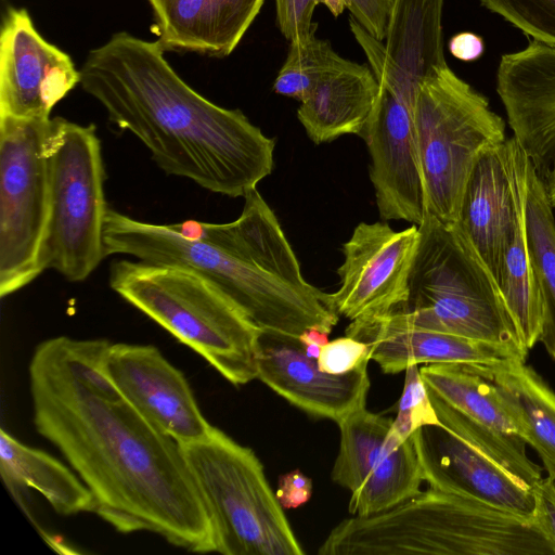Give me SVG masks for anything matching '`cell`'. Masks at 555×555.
Instances as JSON below:
<instances>
[{
	"instance_id": "cell-1",
	"label": "cell",
	"mask_w": 555,
	"mask_h": 555,
	"mask_svg": "<svg viewBox=\"0 0 555 555\" xmlns=\"http://www.w3.org/2000/svg\"><path fill=\"white\" fill-rule=\"evenodd\" d=\"M105 339L57 336L30 359L37 431L54 444L117 531H151L195 553L214 552L205 503L182 446L154 428L102 366Z\"/></svg>"
},
{
	"instance_id": "cell-2",
	"label": "cell",
	"mask_w": 555,
	"mask_h": 555,
	"mask_svg": "<svg viewBox=\"0 0 555 555\" xmlns=\"http://www.w3.org/2000/svg\"><path fill=\"white\" fill-rule=\"evenodd\" d=\"M164 51L159 40L115 34L88 54L80 85L167 175L244 197L272 172L274 140L240 109L218 106L194 91Z\"/></svg>"
},
{
	"instance_id": "cell-3",
	"label": "cell",
	"mask_w": 555,
	"mask_h": 555,
	"mask_svg": "<svg viewBox=\"0 0 555 555\" xmlns=\"http://www.w3.org/2000/svg\"><path fill=\"white\" fill-rule=\"evenodd\" d=\"M320 555H555L533 520L429 487L336 525Z\"/></svg>"
},
{
	"instance_id": "cell-4",
	"label": "cell",
	"mask_w": 555,
	"mask_h": 555,
	"mask_svg": "<svg viewBox=\"0 0 555 555\" xmlns=\"http://www.w3.org/2000/svg\"><path fill=\"white\" fill-rule=\"evenodd\" d=\"M241 216L228 223L196 220L169 224L235 257V306L259 330L298 337L317 327L331 333L339 315L327 293L308 283L282 227L257 189L244 196Z\"/></svg>"
},
{
	"instance_id": "cell-5",
	"label": "cell",
	"mask_w": 555,
	"mask_h": 555,
	"mask_svg": "<svg viewBox=\"0 0 555 555\" xmlns=\"http://www.w3.org/2000/svg\"><path fill=\"white\" fill-rule=\"evenodd\" d=\"M417 228L408 299L395 312L413 326L513 347L527 357L495 278L459 223L426 211Z\"/></svg>"
},
{
	"instance_id": "cell-6",
	"label": "cell",
	"mask_w": 555,
	"mask_h": 555,
	"mask_svg": "<svg viewBox=\"0 0 555 555\" xmlns=\"http://www.w3.org/2000/svg\"><path fill=\"white\" fill-rule=\"evenodd\" d=\"M109 286L233 385L257 378L260 331L212 283L173 264L120 259Z\"/></svg>"
},
{
	"instance_id": "cell-7",
	"label": "cell",
	"mask_w": 555,
	"mask_h": 555,
	"mask_svg": "<svg viewBox=\"0 0 555 555\" xmlns=\"http://www.w3.org/2000/svg\"><path fill=\"white\" fill-rule=\"evenodd\" d=\"M181 446L209 515L214 552L305 554L250 448L215 426L204 439Z\"/></svg>"
},
{
	"instance_id": "cell-8",
	"label": "cell",
	"mask_w": 555,
	"mask_h": 555,
	"mask_svg": "<svg viewBox=\"0 0 555 555\" xmlns=\"http://www.w3.org/2000/svg\"><path fill=\"white\" fill-rule=\"evenodd\" d=\"M412 114L426 211L443 222H457L479 157L506 141L505 121L448 65L420 83Z\"/></svg>"
},
{
	"instance_id": "cell-9",
	"label": "cell",
	"mask_w": 555,
	"mask_h": 555,
	"mask_svg": "<svg viewBox=\"0 0 555 555\" xmlns=\"http://www.w3.org/2000/svg\"><path fill=\"white\" fill-rule=\"evenodd\" d=\"M50 214L40 255L42 271L85 281L106 257L105 169L94 125L50 118L46 135Z\"/></svg>"
},
{
	"instance_id": "cell-10",
	"label": "cell",
	"mask_w": 555,
	"mask_h": 555,
	"mask_svg": "<svg viewBox=\"0 0 555 555\" xmlns=\"http://www.w3.org/2000/svg\"><path fill=\"white\" fill-rule=\"evenodd\" d=\"M49 119L0 116V295L42 271L50 192L46 154Z\"/></svg>"
},
{
	"instance_id": "cell-11",
	"label": "cell",
	"mask_w": 555,
	"mask_h": 555,
	"mask_svg": "<svg viewBox=\"0 0 555 555\" xmlns=\"http://www.w3.org/2000/svg\"><path fill=\"white\" fill-rule=\"evenodd\" d=\"M392 418L362 408L337 423L339 449L331 477L349 490V513L370 516L418 494L424 481L412 438L402 440Z\"/></svg>"
},
{
	"instance_id": "cell-12",
	"label": "cell",
	"mask_w": 555,
	"mask_h": 555,
	"mask_svg": "<svg viewBox=\"0 0 555 555\" xmlns=\"http://www.w3.org/2000/svg\"><path fill=\"white\" fill-rule=\"evenodd\" d=\"M420 372L443 426L530 487L542 478L487 378L460 363L425 364Z\"/></svg>"
},
{
	"instance_id": "cell-13",
	"label": "cell",
	"mask_w": 555,
	"mask_h": 555,
	"mask_svg": "<svg viewBox=\"0 0 555 555\" xmlns=\"http://www.w3.org/2000/svg\"><path fill=\"white\" fill-rule=\"evenodd\" d=\"M418 241L416 224L395 231L386 222L358 224L343 246L339 287L327 294L333 310L351 321L388 315L408 299Z\"/></svg>"
},
{
	"instance_id": "cell-14",
	"label": "cell",
	"mask_w": 555,
	"mask_h": 555,
	"mask_svg": "<svg viewBox=\"0 0 555 555\" xmlns=\"http://www.w3.org/2000/svg\"><path fill=\"white\" fill-rule=\"evenodd\" d=\"M102 366L128 403L180 444L202 440L212 430L183 373L156 347L108 343Z\"/></svg>"
},
{
	"instance_id": "cell-15",
	"label": "cell",
	"mask_w": 555,
	"mask_h": 555,
	"mask_svg": "<svg viewBox=\"0 0 555 555\" xmlns=\"http://www.w3.org/2000/svg\"><path fill=\"white\" fill-rule=\"evenodd\" d=\"M530 159L513 137L487 150L475 165L457 223L498 284L527 192Z\"/></svg>"
},
{
	"instance_id": "cell-16",
	"label": "cell",
	"mask_w": 555,
	"mask_h": 555,
	"mask_svg": "<svg viewBox=\"0 0 555 555\" xmlns=\"http://www.w3.org/2000/svg\"><path fill=\"white\" fill-rule=\"evenodd\" d=\"M77 83L69 55L44 40L25 9L10 8L0 36V116L49 119Z\"/></svg>"
},
{
	"instance_id": "cell-17",
	"label": "cell",
	"mask_w": 555,
	"mask_h": 555,
	"mask_svg": "<svg viewBox=\"0 0 555 555\" xmlns=\"http://www.w3.org/2000/svg\"><path fill=\"white\" fill-rule=\"evenodd\" d=\"M360 135L371 156L370 178L380 218L420 225L426 198L412 109L379 83Z\"/></svg>"
},
{
	"instance_id": "cell-18",
	"label": "cell",
	"mask_w": 555,
	"mask_h": 555,
	"mask_svg": "<svg viewBox=\"0 0 555 555\" xmlns=\"http://www.w3.org/2000/svg\"><path fill=\"white\" fill-rule=\"evenodd\" d=\"M411 438L429 487L533 519L532 487L442 424L423 426Z\"/></svg>"
},
{
	"instance_id": "cell-19",
	"label": "cell",
	"mask_w": 555,
	"mask_h": 555,
	"mask_svg": "<svg viewBox=\"0 0 555 555\" xmlns=\"http://www.w3.org/2000/svg\"><path fill=\"white\" fill-rule=\"evenodd\" d=\"M367 364L347 374H328L306 354L298 337L268 331H260L258 336L257 378L314 417L339 423L365 408Z\"/></svg>"
},
{
	"instance_id": "cell-20",
	"label": "cell",
	"mask_w": 555,
	"mask_h": 555,
	"mask_svg": "<svg viewBox=\"0 0 555 555\" xmlns=\"http://www.w3.org/2000/svg\"><path fill=\"white\" fill-rule=\"evenodd\" d=\"M346 335L366 343L371 360L386 374L415 364H494L527 359L513 347L413 326L397 312L351 321Z\"/></svg>"
},
{
	"instance_id": "cell-21",
	"label": "cell",
	"mask_w": 555,
	"mask_h": 555,
	"mask_svg": "<svg viewBox=\"0 0 555 555\" xmlns=\"http://www.w3.org/2000/svg\"><path fill=\"white\" fill-rule=\"evenodd\" d=\"M165 49L227 56L264 0H147Z\"/></svg>"
},
{
	"instance_id": "cell-22",
	"label": "cell",
	"mask_w": 555,
	"mask_h": 555,
	"mask_svg": "<svg viewBox=\"0 0 555 555\" xmlns=\"http://www.w3.org/2000/svg\"><path fill=\"white\" fill-rule=\"evenodd\" d=\"M378 88L367 66L340 57L300 102L298 119L317 144L345 134L360 135Z\"/></svg>"
},
{
	"instance_id": "cell-23",
	"label": "cell",
	"mask_w": 555,
	"mask_h": 555,
	"mask_svg": "<svg viewBox=\"0 0 555 555\" xmlns=\"http://www.w3.org/2000/svg\"><path fill=\"white\" fill-rule=\"evenodd\" d=\"M526 360L469 364L494 387L518 435L555 479V391Z\"/></svg>"
},
{
	"instance_id": "cell-24",
	"label": "cell",
	"mask_w": 555,
	"mask_h": 555,
	"mask_svg": "<svg viewBox=\"0 0 555 555\" xmlns=\"http://www.w3.org/2000/svg\"><path fill=\"white\" fill-rule=\"evenodd\" d=\"M0 473L11 494L34 488L61 515L95 513V499L87 485L62 462L0 430Z\"/></svg>"
},
{
	"instance_id": "cell-25",
	"label": "cell",
	"mask_w": 555,
	"mask_h": 555,
	"mask_svg": "<svg viewBox=\"0 0 555 555\" xmlns=\"http://www.w3.org/2000/svg\"><path fill=\"white\" fill-rule=\"evenodd\" d=\"M444 0H395L384 43L391 65L418 88L447 64L443 53Z\"/></svg>"
},
{
	"instance_id": "cell-26",
	"label": "cell",
	"mask_w": 555,
	"mask_h": 555,
	"mask_svg": "<svg viewBox=\"0 0 555 555\" xmlns=\"http://www.w3.org/2000/svg\"><path fill=\"white\" fill-rule=\"evenodd\" d=\"M528 248L543 304L539 341L555 361V218L543 179L530 160L525 199Z\"/></svg>"
},
{
	"instance_id": "cell-27",
	"label": "cell",
	"mask_w": 555,
	"mask_h": 555,
	"mask_svg": "<svg viewBox=\"0 0 555 555\" xmlns=\"http://www.w3.org/2000/svg\"><path fill=\"white\" fill-rule=\"evenodd\" d=\"M317 27L307 38L291 42L285 63L273 85L276 93L302 102L339 61L340 56L331 43L317 37Z\"/></svg>"
},
{
	"instance_id": "cell-28",
	"label": "cell",
	"mask_w": 555,
	"mask_h": 555,
	"mask_svg": "<svg viewBox=\"0 0 555 555\" xmlns=\"http://www.w3.org/2000/svg\"><path fill=\"white\" fill-rule=\"evenodd\" d=\"M532 40L555 47V0H480Z\"/></svg>"
},
{
	"instance_id": "cell-29",
	"label": "cell",
	"mask_w": 555,
	"mask_h": 555,
	"mask_svg": "<svg viewBox=\"0 0 555 555\" xmlns=\"http://www.w3.org/2000/svg\"><path fill=\"white\" fill-rule=\"evenodd\" d=\"M404 386L392 427L402 440H408L418 428L441 423L422 378L420 366L411 365L404 370Z\"/></svg>"
},
{
	"instance_id": "cell-30",
	"label": "cell",
	"mask_w": 555,
	"mask_h": 555,
	"mask_svg": "<svg viewBox=\"0 0 555 555\" xmlns=\"http://www.w3.org/2000/svg\"><path fill=\"white\" fill-rule=\"evenodd\" d=\"M349 25L377 81L413 111L417 86L391 65L383 41L371 36L353 17L350 18Z\"/></svg>"
},
{
	"instance_id": "cell-31",
	"label": "cell",
	"mask_w": 555,
	"mask_h": 555,
	"mask_svg": "<svg viewBox=\"0 0 555 555\" xmlns=\"http://www.w3.org/2000/svg\"><path fill=\"white\" fill-rule=\"evenodd\" d=\"M369 360L367 344L346 335L324 345L317 361L321 371L343 375L369 363Z\"/></svg>"
},
{
	"instance_id": "cell-32",
	"label": "cell",
	"mask_w": 555,
	"mask_h": 555,
	"mask_svg": "<svg viewBox=\"0 0 555 555\" xmlns=\"http://www.w3.org/2000/svg\"><path fill=\"white\" fill-rule=\"evenodd\" d=\"M320 2V0H275L279 27L289 42L307 38L318 26L312 23V15Z\"/></svg>"
},
{
	"instance_id": "cell-33",
	"label": "cell",
	"mask_w": 555,
	"mask_h": 555,
	"mask_svg": "<svg viewBox=\"0 0 555 555\" xmlns=\"http://www.w3.org/2000/svg\"><path fill=\"white\" fill-rule=\"evenodd\" d=\"M344 4L371 36L385 39L395 0H344Z\"/></svg>"
},
{
	"instance_id": "cell-34",
	"label": "cell",
	"mask_w": 555,
	"mask_h": 555,
	"mask_svg": "<svg viewBox=\"0 0 555 555\" xmlns=\"http://www.w3.org/2000/svg\"><path fill=\"white\" fill-rule=\"evenodd\" d=\"M532 490L535 503L532 520L555 553V479L542 477Z\"/></svg>"
},
{
	"instance_id": "cell-35",
	"label": "cell",
	"mask_w": 555,
	"mask_h": 555,
	"mask_svg": "<svg viewBox=\"0 0 555 555\" xmlns=\"http://www.w3.org/2000/svg\"><path fill=\"white\" fill-rule=\"evenodd\" d=\"M276 498L283 508H297L312 494V480L299 469L280 476Z\"/></svg>"
},
{
	"instance_id": "cell-36",
	"label": "cell",
	"mask_w": 555,
	"mask_h": 555,
	"mask_svg": "<svg viewBox=\"0 0 555 555\" xmlns=\"http://www.w3.org/2000/svg\"><path fill=\"white\" fill-rule=\"evenodd\" d=\"M449 50L454 57L463 62H473L482 55L485 43L477 34L462 31L450 39Z\"/></svg>"
},
{
	"instance_id": "cell-37",
	"label": "cell",
	"mask_w": 555,
	"mask_h": 555,
	"mask_svg": "<svg viewBox=\"0 0 555 555\" xmlns=\"http://www.w3.org/2000/svg\"><path fill=\"white\" fill-rule=\"evenodd\" d=\"M298 339L302 346L313 344L323 347L328 343V333L317 327H309L298 336Z\"/></svg>"
},
{
	"instance_id": "cell-38",
	"label": "cell",
	"mask_w": 555,
	"mask_h": 555,
	"mask_svg": "<svg viewBox=\"0 0 555 555\" xmlns=\"http://www.w3.org/2000/svg\"><path fill=\"white\" fill-rule=\"evenodd\" d=\"M546 195L553 209H555V157L553 158L544 178Z\"/></svg>"
},
{
	"instance_id": "cell-39",
	"label": "cell",
	"mask_w": 555,
	"mask_h": 555,
	"mask_svg": "<svg viewBox=\"0 0 555 555\" xmlns=\"http://www.w3.org/2000/svg\"><path fill=\"white\" fill-rule=\"evenodd\" d=\"M334 16H338L346 9L344 0H320Z\"/></svg>"
},
{
	"instance_id": "cell-40",
	"label": "cell",
	"mask_w": 555,
	"mask_h": 555,
	"mask_svg": "<svg viewBox=\"0 0 555 555\" xmlns=\"http://www.w3.org/2000/svg\"><path fill=\"white\" fill-rule=\"evenodd\" d=\"M321 346L313 344L304 346L306 354L313 360H318L321 352Z\"/></svg>"
}]
</instances>
